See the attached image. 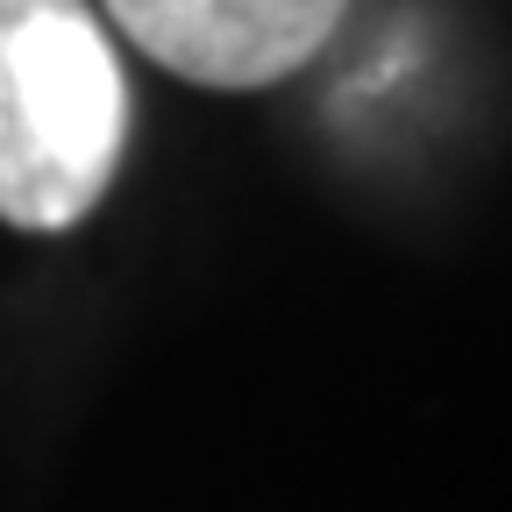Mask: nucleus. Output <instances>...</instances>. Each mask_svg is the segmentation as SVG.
Here are the masks:
<instances>
[{
  "label": "nucleus",
  "mask_w": 512,
  "mask_h": 512,
  "mask_svg": "<svg viewBox=\"0 0 512 512\" xmlns=\"http://www.w3.org/2000/svg\"><path fill=\"white\" fill-rule=\"evenodd\" d=\"M128 43L192 86H271L328 43L349 0H107Z\"/></svg>",
  "instance_id": "f03ea898"
},
{
  "label": "nucleus",
  "mask_w": 512,
  "mask_h": 512,
  "mask_svg": "<svg viewBox=\"0 0 512 512\" xmlns=\"http://www.w3.org/2000/svg\"><path fill=\"white\" fill-rule=\"evenodd\" d=\"M128 143L121 57L86 0H0V221L72 228Z\"/></svg>",
  "instance_id": "f257e3e1"
}]
</instances>
